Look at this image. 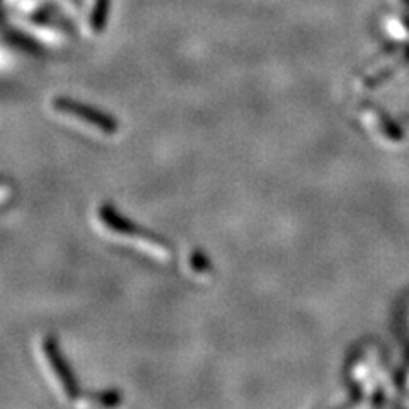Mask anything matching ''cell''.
<instances>
[{
  "mask_svg": "<svg viewBox=\"0 0 409 409\" xmlns=\"http://www.w3.org/2000/svg\"><path fill=\"white\" fill-rule=\"evenodd\" d=\"M99 218H101L103 225L111 232V234L118 235L128 240H134L138 244L142 249L149 251L154 256L160 258V260H171L174 249L171 247V244L166 239L159 238V235L152 234L150 231H145L143 227H140L138 224L132 222L130 218H127L125 215H121L111 204L104 203L99 208Z\"/></svg>",
  "mask_w": 409,
  "mask_h": 409,
  "instance_id": "6da1fadb",
  "label": "cell"
},
{
  "mask_svg": "<svg viewBox=\"0 0 409 409\" xmlns=\"http://www.w3.org/2000/svg\"><path fill=\"white\" fill-rule=\"evenodd\" d=\"M53 109L62 116L72 118V120L78 121V123L85 125L87 128H92V130L103 135H114L120 130V123H118L116 118L104 113L98 107L75 101V99L56 98L53 101Z\"/></svg>",
  "mask_w": 409,
  "mask_h": 409,
  "instance_id": "7a4b0ae2",
  "label": "cell"
},
{
  "mask_svg": "<svg viewBox=\"0 0 409 409\" xmlns=\"http://www.w3.org/2000/svg\"><path fill=\"white\" fill-rule=\"evenodd\" d=\"M43 353H45L46 364H48L52 374L56 377L60 387H62L63 394L67 399H77L78 397V384L75 379L74 372H72L70 365H68L67 358L63 357V351L60 350V344L56 343L55 338L46 336L43 339Z\"/></svg>",
  "mask_w": 409,
  "mask_h": 409,
  "instance_id": "3957f363",
  "label": "cell"
},
{
  "mask_svg": "<svg viewBox=\"0 0 409 409\" xmlns=\"http://www.w3.org/2000/svg\"><path fill=\"white\" fill-rule=\"evenodd\" d=\"M189 268H191L193 271L196 273V275H210L211 270V263L210 260H208V256L202 251H193L191 254H189Z\"/></svg>",
  "mask_w": 409,
  "mask_h": 409,
  "instance_id": "277c9868",
  "label": "cell"
},
{
  "mask_svg": "<svg viewBox=\"0 0 409 409\" xmlns=\"http://www.w3.org/2000/svg\"><path fill=\"white\" fill-rule=\"evenodd\" d=\"M106 12H107V0H99L98 6L94 7L91 14V26L92 31L99 33V31L104 30V24H106Z\"/></svg>",
  "mask_w": 409,
  "mask_h": 409,
  "instance_id": "5b68a950",
  "label": "cell"
},
{
  "mask_svg": "<svg viewBox=\"0 0 409 409\" xmlns=\"http://www.w3.org/2000/svg\"><path fill=\"white\" fill-rule=\"evenodd\" d=\"M120 401L121 396L118 392H114V390H106V392L98 394L94 397V403L101 404V406H116V404H120Z\"/></svg>",
  "mask_w": 409,
  "mask_h": 409,
  "instance_id": "8992f818",
  "label": "cell"
}]
</instances>
